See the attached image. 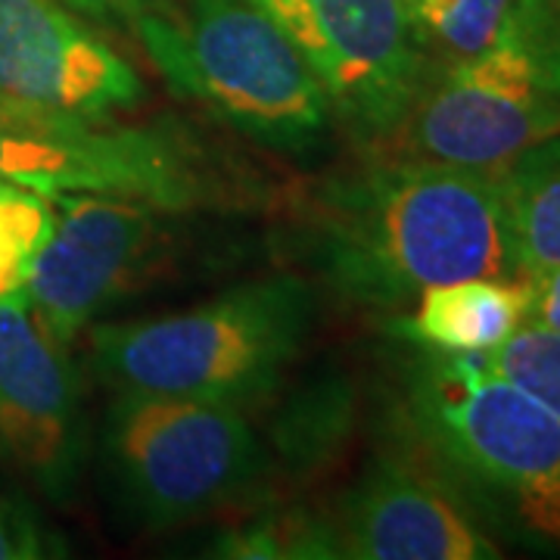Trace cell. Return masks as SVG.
<instances>
[{
	"label": "cell",
	"instance_id": "obj_1",
	"mask_svg": "<svg viewBox=\"0 0 560 560\" xmlns=\"http://www.w3.org/2000/svg\"><path fill=\"white\" fill-rule=\"evenodd\" d=\"M287 243L359 308L408 305L455 280L517 278L501 172L389 150L308 184L290 206Z\"/></svg>",
	"mask_w": 560,
	"mask_h": 560
},
{
	"label": "cell",
	"instance_id": "obj_2",
	"mask_svg": "<svg viewBox=\"0 0 560 560\" xmlns=\"http://www.w3.org/2000/svg\"><path fill=\"white\" fill-rule=\"evenodd\" d=\"M135 32L178 97L259 147L305 156L337 128L312 62L256 0L150 3Z\"/></svg>",
	"mask_w": 560,
	"mask_h": 560
},
{
	"label": "cell",
	"instance_id": "obj_3",
	"mask_svg": "<svg viewBox=\"0 0 560 560\" xmlns=\"http://www.w3.org/2000/svg\"><path fill=\"white\" fill-rule=\"evenodd\" d=\"M315 320V287L296 275L249 280L175 315L91 330V359L116 393L224 401L265 399Z\"/></svg>",
	"mask_w": 560,
	"mask_h": 560
},
{
	"label": "cell",
	"instance_id": "obj_4",
	"mask_svg": "<svg viewBox=\"0 0 560 560\" xmlns=\"http://www.w3.org/2000/svg\"><path fill=\"white\" fill-rule=\"evenodd\" d=\"M0 178L57 194H103L162 212L243 209L265 197L259 172L175 119L35 116L0 106Z\"/></svg>",
	"mask_w": 560,
	"mask_h": 560
},
{
	"label": "cell",
	"instance_id": "obj_5",
	"mask_svg": "<svg viewBox=\"0 0 560 560\" xmlns=\"http://www.w3.org/2000/svg\"><path fill=\"white\" fill-rule=\"evenodd\" d=\"M408 423L436 458L560 548V418L480 355L427 352L408 368Z\"/></svg>",
	"mask_w": 560,
	"mask_h": 560
},
{
	"label": "cell",
	"instance_id": "obj_6",
	"mask_svg": "<svg viewBox=\"0 0 560 560\" xmlns=\"http://www.w3.org/2000/svg\"><path fill=\"white\" fill-rule=\"evenodd\" d=\"M101 460L116 511L140 529L231 511L271 474V455L243 408L138 393H116Z\"/></svg>",
	"mask_w": 560,
	"mask_h": 560
},
{
	"label": "cell",
	"instance_id": "obj_7",
	"mask_svg": "<svg viewBox=\"0 0 560 560\" xmlns=\"http://www.w3.org/2000/svg\"><path fill=\"white\" fill-rule=\"evenodd\" d=\"M560 138V16L555 0H514L495 40L445 62L389 153L501 172Z\"/></svg>",
	"mask_w": 560,
	"mask_h": 560
},
{
	"label": "cell",
	"instance_id": "obj_8",
	"mask_svg": "<svg viewBox=\"0 0 560 560\" xmlns=\"http://www.w3.org/2000/svg\"><path fill=\"white\" fill-rule=\"evenodd\" d=\"M290 38L337 125L368 153L396 140L440 75L436 44L408 0H302Z\"/></svg>",
	"mask_w": 560,
	"mask_h": 560
},
{
	"label": "cell",
	"instance_id": "obj_9",
	"mask_svg": "<svg viewBox=\"0 0 560 560\" xmlns=\"http://www.w3.org/2000/svg\"><path fill=\"white\" fill-rule=\"evenodd\" d=\"M50 234L22 287L40 327L72 349L103 308L131 293L165 253L162 209L128 197L57 194Z\"/></svg>",
	"mask_w": 560,
	"mask_h": 560
},
{
	"label": "cell",
	"instance_id": "obj_10",
	"mask_svg": "<svg viewBox=\"0 0 560 560\" xmlns=\"http://www.w3.org/2000/svg\"><path fill=\"white\" fill-rule=\"evenodd\" d=\"M147 97L140 72L62 0H0V106L116 119Z\"/></svg>",
	"mask_w": 560,
	"mask_h": 560
},
{
	"label": "cell",
	"instance_id": "obj_11",
	"mask_svg": "<svg viewBox=\"0 0 560 560\" xmlns=\"http://www.w3.org/2000/svg\"><path fill=\"white\" fill-rule=\"evenodd\" d=\"M0 445L47 499L75 495L88 458L79 377L22 290L0 300Z\"/></svg>",
	"mask_w": 560,
	"mask_h": 560
},
{
	"label": "cell",
	"instance_id": "obj_12",
	"mask_svg": "<svg viewBox=\"0 0 560 560\" xmlns=\"http://www.w3.org/2000/svg\"><path fill=\"white\" fill-rule=\"evenodd\" d=\"M330 558L355 560H495L486 533L458 492L420 464L381 458L342 504L324 517Z\"/></svg>",
	"mask_w": 560,
	"mask_h": 560
},
{
	"label": "cell",
	"instance_id": "obj_13",
	"mask_svg": "<svg viewBox=\"0 0 560 560\" xmlns=\"http://www.w3.org/2000/svg\"><path fill=\"white\" fill-rule=\"evenodd\" d=\"M405 340L440 355H482L523 324L521 280L467 278L427 287L405 320Z\"/></svg>",
	"mask_w": 560,
	"mask_h": 560
},
{
	"label": "cell",
	"instance_id": "obj_14",
	"mask_svg": "<svg viewBox=\"0 0 560 560\" xmlns=\"http://www.w3.org/2000/svg\"><path fill=\"white\" fill-rule=\"evenodd\" d=\"M517 278L560 265V138L501 168Z\"/></svg>",
	"mask_w": 560,
	"mask_h": 560
},
{
	"label": "cell",
	"instance_id": "obj_15",
	"mask_svg": "<svg viewBox=\"0 0 560 560\" xmlns=\"http://www.w3.org/2000/svg\"><path fill=\"white\" fill-rule=\"evenodd\" d=\"M54 202L38 190L0 178V300L20 293L50 234Z\"/></svg>",
	"mask_w": 560,
	"mask_h": 560
},
{
	"label": "cell",
	"instance_id": "obj_16",
	"mask_svg": "<svg viewBox=\"0 0 560 560\" xmlns=\"http://www.w3.org/2000/svg\"><path fill=\"white\" fill-rule=\"evenodd\" d=\"M430 32V38L442 50L445 62L464 60L486 50L501 25L508 20V10L514 0H408Z\"/></svg>",
	"mask_w": 560,
	"mask_h": 560
},
{
	"label": "cell",
	"instance_id": "obj_17",
	"mask_svg": "<svg viewBox=\"0 0 560 560\" xmlns=\"http://www.w3.org/2000/svg\"><path fill=\"white\" fill-rule=\"evenodd\" d=\"M486 368L523 386L560 418V334L521 324L508 340L482 352Z\"/></svg>",
	"mask_w": 560,
	"mask_h": 560
},
{
	"label": "cell",
	"instance_id": "obj_18",
	"mask_svg": "<svg viewBox=\"0 0 560 560\" xmlns=\"http://www.w3.org/2000/svg\"><path fill=\"white\" fill-rule=\"evenodd\" d=\"M346 420H349V399H342L334 393V386H327L283 418L278 430V452L287 460L308 467L327 458V452L337 445L346 430Z\"/></svg>",
	"mask_w": 560,
	"mask_h": 560
},
{
	"label": "cell",
	"instance_id": "obj_19",
	"mask_svg": "<svg viewBox=\"0 0 560 560\" xmlns=\"http://www.w3.org/2000/svg\"><path fill=\"white\" fill-rule=\"evenodd\" d=\"M57 539L44 533L38 517L20 501H0V560L50 558L62 555Z\"/></svg>",
	"mask_w": 560,
	"mask_h": 560
},
{
	"label": "cell",
	"instance_id": "obj_20",
	"mask_svg": "<svg viewBox=\"0 0 560 560\" xmlns=\"http://www.w3.org/2000/svg\"><path fill=\"white\" fill-rule=\"evenodd\" d=\"M517 280L523 290V324L560 334V265Z\"/></svg>",
	"mask_w": 560,
	"mask_h": 560
},
{
	"label": "cell",
	"instance_id": "obj_21",
	"mask_svg": "<svg viewBox=\"0 0 560 560\" xmlns=\"http://www.w3.org/2000/svg\"><path fill=\"white\" fill-rule=\"evenodd\" d=\"M66 7H72L79 16L97 22H116V20H131L138 16L140 10L150 7V0H62Z\"/></svg>",
	"mask_w": 560,
	"mask_h": 560
},
{
	"label": "cell",
	"instance_id": "obj_22",
	"mask_svg": "<svg viewBox=\"0 0 560 560\" xmlns=\"http://www.w3.org/2000/svg\"><path fill=\"white\" fill-rule=\"evenodd\" d=\"M256 3H259L271 20L278 22L280 28H287L290 16H296V10H300V0H256Z\"/></svg>",
	"mask_w": 560,
	"mask_h": 560
},
{
	"label": "cell",
	"instance_id": "obj_23",
	"mask_svg": "<svg viewBox=\"0 0 560 560\" xmlns=\"http://www.w3.org/2000/svg\"><path fill=\"white\" fill-rule=\"evenodd\" d=\"M555 10H558V16H560V0H555Z\"/></svg>",
	"mask_w": 560,
	"mask_h": 560
}]
</instances>
